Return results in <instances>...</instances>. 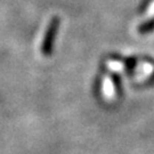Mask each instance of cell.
Returning a JSON list of instances; mask_svg holds the SVG:
<instances>
[{"label":"cell","mask_w":154,"mask_h":154,"mask_svg":"<svg viewBox=\"0 0 154 154\" xmlns=\"http://www.w3.org/2000/svg\"><path fill=\"white\" fill-rule=\"evenodd\" d=\"M57 25H58V21H57V18H54L51 21V23H50L48 31H47V34L45 37L44 45H42V53L46 54V55H48L51 51L50 48H51V45H53V41H54V38H55Z\"/></svg>","instance_id":"1"},{"label":"cell","mask_w":154,"mask_h":154,"mask_svg":"<svg viewBox=\"0 0 154 154\" xmlns=\"http://www.w3.org/2000/svg\"><path fill=\"white\" fill-rule=\"evenodd\" d=\"M149 14L151 15V14H154V4L151 7H149Z\"/></svg>","instance_id":"2"}]
</instances>
